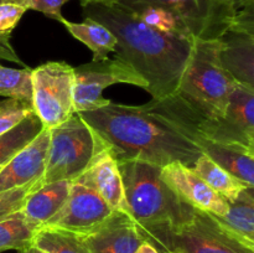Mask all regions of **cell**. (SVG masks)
<instances>
[{"mask_svg":"<svg viewBox=\"0 0 254 253\" xmlns=\"http://www.w3.org/2000/svg\"><path fill=\"white\" fill-rule=\"evenodd\" d=\"M84 16L109 29L116 36V55L130 64L148 83L154 101L178 92L190 62L193 39L164 34L144 24L118 2H82Z\"/></svg>","mask_w":254,"mask_h":253,"instance_id":"cell-1","label":"cell"},{"mask_svg":"<svg viewBox=\"0 0 254 253\" xmlns=\"http://www.w3.org/2000/svg\"><path fill=\"white\" fill-rule=\"evenodd\" d=\"M117 160H143L158 166L183 163L190 166L202 151L158 114L143 106H124L109 101L98 109L78 113Z\"/></svg>","mask_w":254,"mask_h":253,"instance_id":"cell-2","label":"cell"},{"mask_svg":"<svg viewBox=\"0 0 254 253\" xmlns=\"http://www.w3.org/2000/svg\"><path fill=\"white\" fill-rule=\"evenodd\" d=\"M129 216L143 241L161 228L176 227L192 216L195 207L176 195L161 178V166L143 160H117Z\"/></svg>","mask_w":254,"mask_h":253,"instance_id":"cell-3","label":"cell"},{"mask_svg":"<svg viewBox=\"0 0 254 253\" xmlns=\"http://www.w3.org/2000/svg\"><path fill=\"white\" fill-rule=\"evenodd\" d=\"M220 47V39H193L190 62L174 93L211 118L225 114L230 94L237 84L221 64Z\"/></svg>","mask_w":254,"mask_h":253,"instance_id":"cell-4","label":"cell"},{"mask_svg":"<svg viewBox=\"0 0 254 253\" xmlns=\"http://www.w3.org/2000/svg\"><path fill=\"white\" fill-rule=\"evenodd\" d=\"M49 130V154L42 184L76 180L107 148L98 134L78 113H73L66 122Z\"/></svg>","mask_w":254,"mask_h":253,"instance_id":"cell-5","label":"cell"},{"mask_svg":"<svg viewBox=\"0 0 254 253\" xmlns=\"http://www.w3.org/2000/svg\"><path fill=\"white\" fill-rule=\"evenodd\" d=\"M144 241L159 253H254V248L231 235L210 212L198 208L186 222L155 231Z\"/></svg>","mask_w":254,"mask_h":253,"instance_id":"cell-6","label":"cell"},{"mask_svg":"<svg viewBox=\"0 0 254 253\" xmlns=\"http://www.w3.org/2000/svg\"><path fill=\"white\" fill-rule=\"evenodd\" d=\"M73 77V67L64 61H50L32 69V107L44 128L60 126L74 113Z\"/></svg>","mask_w":254,"mask_h":253,"instance_id":"cell-7","label":"cell"},{"mask_svg":"<svg viewBox=\"0 0 254 253\" xmlns=\"http://www.w3.org/2000/svg\"><path fill=\"white\" fill-rule=\"evenodd\" d=\"M73 111L74 113L98 109L109 103L102 92L118 83L133 84L145 89V79L127 62L116 57L73 67Z\"/></svg>","mask_w":254,"mask_h":253,"instance_id":"cell-8","label":"cell"},{"mask_svg":"<svg viewBox=\"0 0 254 253\" xmlns=\"http://www.w3.org/2000/svg\"><path fill=\"white\" fill-rule=\"evenodd\" d=\"M124 7L155 5L173 12L185 25L193 39H220L231 29L235 12L216 0H118Z\"/></svg>","mask_w":254,"mask_h":253,"instance_id":"cell-9","label":"cell"},{"mask_svg":"<svg viewBox=\"0 0 254 253\" xmlns=\"http://www.w3.org/2000/svg\"><path fill=\"white\" fill-rule=\"evenodd\" d=\"M112 213L113 210L93 189L73 180L64 207L44 226L86 236L101 226Z\"/></svg>","mask_w":254,"mask_h":253,"instance_id":"cell-10","label":"cell"},{"mask_svg":"<svg viewBox=\"0 0 254 253\" xmlns=\"http://www.w3.org/2000/svg\"><path fill=\"white\" fill-rule=\"evenodd\" d=\"M161 178L176 195L195 208L218 216L225 215L227 211V201L212 190L190 166L179 161L171 163L161 168Z\"/></svg>","mask_w":254,"mask_h":253,"instance_id":"cell-11","label":"cell"},{"mask_svg":"<svg viewBox=\"0 0 254 253\" xmlns=\"http://www.w3.org/2000/svg\"><path fill=\"white\" fill-rule=\"evenodd\" d=\"M50 130L44 128L39 135L21 149L0 171V191L20 188L42 179L46 169Z\"/></svg>","mask_w":254,"mask_h":253,"instance_id":"cell-12","label":"cell"},{"mask_svg":"<svg viewBox=\"0 0 254 253\" xmlns=\"http://www.w3.org/2000/svg\"><path fill=\"white\" fill-rule=\"evenodd\" d=\"M91 253H135L143 242L133 218L113 211L101 226L84 236Z\"/></svg>","mask_w":254,"mask_h":253,"instance_id":"cell-13","label":"cell"},{"mask_svg":"<svg viewBox=\"0 0 254 253\" xmlns=\"http://www.w3.org/2000/svg\"><path fill=\"white\" fill-rule=\"evenodd\" d=\"M76 180L93 189L113 211L129 215L118 161L107 148L94 158L87 170Z\"/></svg>","mask_w":254,"mask_h":253,"instance_id":"cell-14","label":"cell"},{"mask_svg":"<svg viewBox=\"0 0 254 253\" xmlns=\"http://www.w3.org/2000/svg\"><path fill=\"white\" fill-rule=\"evenodd\" d=\"M220 41L218 59L223 68L236 83L254 89V36L226 31Z\"/></svg>","mask_w":254,"mask_h":253,"instance_id":"cell-15","label":"cell"},{"mask_svg":"<svg viewBox=\"0 0 254 253\" xmlns=\"http://www.w3.org/2000/svg\"><path fill=\"white\" fill-rule=\"evenodd\" d=\"M71 183L69 180H59L39 186L27 196L22 206L21 211L25 217L37 228L42 227L64 207Z\"/></svg>","mask_w":254,"mask_h":253,"instance_id":"cell-16","label":"cell"},{"mask_svg":"<svg viewBox=\"0 0 254 253\" xmlns=\"http://www.w3.org/2000/svg\"><path fill=\"white\" fill-rule=\"evenodd\" d=\"M225 215H211L231 235L254 248V188H246L235 200L227 201Z\"/></svg>","mask_w":254,"mask_h":253,"instance_id":"cell-17","label":"cell"},{"mask_svg":"<svg viewBox=\"0 0 254 253\" xmlns=\"http://www.w3.org/2000/svg\"><path fill=\"white\" fill-rule=\"evenodd\" d=\"M61 24L64 25L74 39L86 45L93 52L92 61L107 60L111 52H116V36L101 22L86 17L82 22H71L64 19Z\"/></svg>","mask_w":254,"mask_h":253,"instance_id":"cell-18","label":"cell"},{"mask_svg":"<svg viewBox=\"0 0 254 253\" xmlns=\"http://www.w3.org/2000/svg\"><path fill=\"white\" fill-rule=\"evenodd\" d=\"M192 170L226 201L235 200L246 188H248L247 184L228 173L205 154L195 161Z\"/></svg>","mask_w":254,"mask_h":253,"instance_id":"cell-19","label":"cell"},{"mask_svg":"<svg viewBox=\"0 0 254 253\" xmlns=\"http://www.w3.org/2000/svg\"><path fill=\"white\" fill-rule=\"evenodd\" d=\"M32 245L47 253H91L84 235L50 226L36 231Z\"/></svg>","mask_w":254,"mask_h":253,"instance_id":"cell-20","label":"cell"},{"mask_svg":"<svg viewBox=\"0 0 254 253\" xmlns=\"http://www.w3.org/2000/svg\"><path fill=\"white\" fill-rule=\"evenodd\" d=\"M44 129L35 112L25 117L19 124L0 135V166L9 163L24 146L34 140Z\"/></svg>","mask_w":254,"mask_h":253,"instance_id":"cell-21","label":"cell"},{"mask_svg":"<svg viewBox=\"0 0 254 253\" xmlns=\"http://www.w3.org/2000/svg\"><path fill=\"white\" fill-rule=\"evenodd\" d=\"M37 230L22 211L0 220V253L10 250L21 251L31 246Z\"/></svg>","mask_w":254,"mask_h":253,"instance_id":"cell-22","label":"cell"},{"mask_svg":"<svg viewBox=\"0 0 254 253\" xmlns=\"http://www.w3.org/2000/svg\"><path fill=\"white\" fill-rule=\"evenodd\" d=\"M127 9L133 11L144 24L154 27L158 31L174 36L193 39L180 19L164 7L155 6V5H136Z\"/></svg>","mask_w":254,"mask_h":253,"instance_id":"cell-23","label":"cell"},{"mask_svg":"<svg viewBox=\"0 0 254 253\" xmlns=\"http://www.w3.org/2000/svg\"><path fill=\"white\" fill-rule=\"evenodd\" d=\"M31 72L27 66L17 69L0 64V97L32 104Z\"/></svg>","mask_w":254,"mask_h":253,"instance_id":"cell-24","label":"cell"},{"mask_svg":"<svg viewBox=\"0 0 254 253\" xmlns=\"http://www.w3.org/2000/svg\"><path fill=\"white\" fill-rule=\"evenodd\" d=\"M41 185L42 181L40 179V180L27 184L25 186L0 191V220L17 212V211H21L27 196Z\"/></svg>","mask_w":254,"mask_h":253,"instance_id":"cell-25","label":"cell"},{"mask_svg":"<svg viewBox=\"0 0 254 253\" xmlns=\"http://www.w3.org/2000/svg\"><path fill=\"white\" fill-rule=\"evenodd\" d=\"M32 112L34 107L26 102L12 98L0 101V135L14 128Z\"/></svg>","mask_w":254,"mask_h":253,"instance_id":"cell-26","label":"cell"},{"mask_svg":"<svg viewBox=\"0 0 254 253\" xmlns=\"http://www.w3.org/2000/svg\"><path fill=\"white\" fill-rule=\"evenodd\" d=\"M29 9V0L0 1V36H10Z\"/></svg>","mask_w":254,"mask_h":253,"instance_id":"cell-27","label":"cell"},{"mask_svg":"<svg viewBox=\"0 0 254 253\" xmlns=\"http://www.w3.org/2000/svg\"><path fill=\"white\" fill-rule=\"evenodd\" d=\"M67 1L68 0H29V7L62 22L64 17L62 16L61 9Z\"/></svg>","mask_w":254,"mask_h":253,"instance_id":"cell-28","label":"cell"},{"mask_svg":"<svg viewBox=\"0 0 254 253\" xmlns=\"http://www.w3.org/2000/svg\"><path fill=\"white\" fill-rule=\"evenodd\" d=\"M0 60L14 62V63L21 64L22 67H26V64L17 56L16 51L12 49L10 44V36H0Z\"/></svg>","mask_w":254,"mask_h":253,"instance_id":"cell-29","label":"cell"},{"mask_svg":"<svg viewBox=\"0 0 254 253\" xmlns=\"http://www.w3.org/2000/svg\"><path fill=\"white\" fill-rule=\"evenodd\" d=\"M216 1L222 6L227 7L232 12H235V17L240 12L245 11L250 7H254V0H216Z\"/></svg>","mask_w":254,"mask_h":253,"instance_id":"cell-30","label":"cell"},{"mask_svg":"<svg viewBox=\"0 0 254 253\" xmlns=\"http://www.w3.org/2000/svg\"><path fill=\"white\" fill-rule=\"evenodd\" d=\"M135 253H159V251L156 250L154 246H151L150 243L143 241V242L140 243V246L136 248Z\"/></svg>","mask_w":254,"mask_h":253,"instance_id":"cell-31","label":"cell"},{"mask_svg":"<svg viewBox=\"0 0 254 253\" xmlns=\"http://www.w3.org/2000/svg\"><path fill=\"white\" fill-rule=\"evenodd\" d=\"M19 253H47V252H45V251L40 250V248H37L36 246L31 245V246H29V247L24 248V250L19 251Z\"/></svg>","mask_w":254,"mask_h":253,"instance_id":"cell-32","label":"cell"},{"mask_svg":"<svg viewBox=\"0 0 254 253\" xmlns=\"http://www.w3.org/2000/svg\"><path fill=\"white\" fill-rule=\"evenodd\" d=\"M84 1H97V2H117L118 0H82V2Z\"/></svg>","mask_w":254,"mask_h":253,"instance_id":"cell-33","label":"cell"},{"mask_svg":"<svg viewBox=\"0 0 254 253\" xmlns=\"http://www.w3.org/2000/svg\"><path fill=\"white\" fill-rule=\"evenodd\" d=\"M0 1H16V0H0Z\"/></svg>","mask_w":254,"mask_h":253,"instance_id":"cell-34","label":"cell"},{"mask_svg":"<svg viewBox=\"0 0 254 253\" xmlns=\"http://www.w3.org/2000/svg\"><path fill=\"white\" fill-rule=\"evenodd\" d=\"M1 169H2V166H0V171H1Z\"/></svg>","mask_w":254,"mask_h":253,"instance_id":"cell-35","label":"cell"},{"mask_svg":"<svg viewBox=\"0 0 254 253\" xmlns=\"http://www.w3.org/2000/svg\"><path fill=\"white\" fill-rule=\"evenodd\" d=\"M171 253H179V252H171Z\"/></svg>","mask_w":254,"mask_h":253,"instance_id":"cell-36","label":"cell"}]
</instances>
